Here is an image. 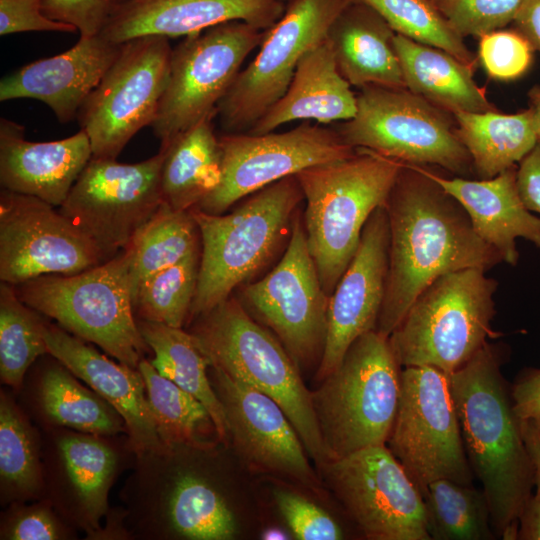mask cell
I'll use <instances>...</instances> for the list:
<instances>
[{
	"mask_svg": "<svg viewBox=\"0 0 540 540\" xmlns=\"http://www.w3.org/2000/svg\"><path fill=\"white\" fill-rule=\"evenodd\" d=\"M385 208L388 274L376 330L386 337L439 276L469 268L488 271L503 262L475 232L461 204L418 165H402Z\"/></svg>",
	"mask_w": 540,
	"mask_h": 540,
	"instance_id": "cell-1",
	"label": "cell"
},
{
	"mask_svg": "<svg viewBox=\"0 0 540 540\" xmlns=\"http://www.w3.org/2000/svg\"><path fill=\"white\" fill-rule=\"evenodd\" d=\"M506 353L503 345L487 342L448 377L465 453L487 497L492 528L496 536L514 540L535 474L501 373Z\"/></svg>",
	"mask_w": 540,
	"mask_h": 540,
	"instance_id": "cell-2",
	"label": "cell"
},
{
	"mask_svg": "<svg viewBox=\"0 0 540 540\" xmlns=\"http://www.w3.org/2000/svg\"><path fill=\"white\" fill-rule=\"evenodd\" d=\"M303 201L292 175L247 196L228 214L191 209L200 232L201 259L190 320L227 300L272 261L290 238Z\"/></svg>",
	"mask_w": 540,
	"mask_h": 540,
	"instance_id": "cell-3",
	"label": "cell"
},
{
	"mask_svg": "<svg viewBox=\"0 0 540 540\" xmlns=\"http://www.w3.org/2000/svg\"><path fill=\"white\" fill-rule=\"evenodd\" d=\"M402 165L357 148L345 159L296 174L305 201L302 219L308 249L327 295L354 257L370 215L385 205Z\"/></svg>",
	"mask_w": 540,
	"mask_h": 540,
	"instance_id": "cell-4",
	"label": "cell"
},
{
	"mask_svg": "<svg viewBox=\"0 0 540 540\" xmlns=\"http://www.w3.org/2000/svg\"><path fill=\"white\" fill-rule=\"evenodd\" d=\"M193 321L190 334L209 366L272 398L288 416L317 469L328 462L311 390L277 337L234 295Z\"/></svg>",
	"mask_w": 540,
	"mask_h": 540,
	"instance_id": "cell-5",
	"label": "cell"
},
{
	"mask_svg": "<svg viewBox=\"0 0 540 540\" xmlns=\"http://www.w3.org/2000/svg\"><path fill=\"white\" fill-rule=\"evenodd\" d=\"M401 371L389 338L372 330L358 337L311 391L329 461L387 443L399 403Z\"/></svg>",
	"mask_w": 540,
	"mask_h": 540,
	"instance_id": "cell-6",
	"label": "cell"
},
{
	"mask_svg": "<svg viewBox=\"0 0 540 540\" xmlns=\"http://www.w3.org/2000/svg\"><path fill=\"white\" fill-rule=\"evenodd\" d=\"M129 247L73 275H43L15 286L19 298L69 333L138 369L151 351L134 316Z\"/></svg>",
	"mask_w": 540,
	"mask_h": 540,
	"instance_id": "cell-7",
	"label": "cell"
},
{
	"mask_svg": "<svg viewBox=\"0 0 540 540\" xmlns=\"http://www.w3.org/2000/svg\"><path fill=\"white\" fill-rule=\"evenodd\" d=\"M497 285L478 268L435 279L388 337L400 366H430L449 375L465 365L500 335L491 326Z\"/></svg>",
	"mask_w": 540,
	"mask_h": 540,
	"instance_id": "cell-8",
	"label": "cell"
},
{
	"mask_svg": "<svg viewBox=\"0 0 540 540\" xmlns=\"http://www.w3.org/2000/svg\"><path fill=\"white\" fill-rule=\"evenodd\" d=\"M179 464L172 445L136 456L121 492L129 538L233 539L236 518L220 488Z\"/></svg>",
	"mask_w": 540,
	"mask_h": 540,
	"instance_id": "cell-9",
	"label": "cell"
},
{
	"mask_svg": "<svg viewBox=\"0 0 540 540\" xmlns=\"http://www.w3.org/2000/svg\"><path fill=\"white\" fill-rule=\"evenodd\" d=\"M450 115L406 88L366 86L357 95L354 117L334 129L354 149L468 175L472 160Z\"/></svg>",
	"mask_w": 540,
	"mask_h": 540,
	"instance_id": "cell-10",
	"label": "cell"
},
{
	"mask_svg": "<svg viewBox=\"0 0 540 540\" xmlns=\"http://www.w3.org/2000/svg\"><path fill=\"white\" fill-rule=\"evenodd\" d=\"M234 293L243 308L277 337L300 371L318 368L325 347L330 296L322 287L308 249L300 210L277 265Z\"/></svg>",
	"mask_w": 540,
	"mask_h": 540,
	"instance_id": "cell-11",
	"label": "cell"
},
{
	"mask_svg": "<svg viewBox=\"0 0 540 540\" xmlns=\"http://www.w3.org/2000/svg\"><path fill=\"white\" fill-rule=\"evenodd\" d=\"M386 445L422 495L439 479L473 482L449 377L439 369L402 368L397 413Z\"/></svg>",
	"mask_w": 540,
	"mask_h": 540,
	"instance_id": "cell-12",
	"label": "cell"
},
{
	"mask_svg": "<svg viewBox=\"0 0 540 540\" xmlns=\"http://www.w3.org/2000/svg\"><path fill=\"white\" fill-rule=\"evenodd\" d=\"M265 30L230 21L186 36L172 49L166 89L152 129L161 146L216 116L219 102Z\"/></svg>",
	"mask_w": 540,
	"mask_h": 540,
	"instance_id": "cell-13",
	"label": "cell"
},
{
	"mask_svg": "<svg viewBox=\"0 0 540 540\" xmlns=\"http://www.w3.org/2000/svg\"><path fill=\"white\" fill-rule=\"evenodd\" d=\"M353 0H291L264 31L259 50L240 70L219 102L216 117L225 133L248 132L287 90L303 55L324 40L339 13Z\"/></svg>",
	"mask_w": 540,
	"mask_h": 540,
	"instance_id": "cell-14",
	"label": "cell"
},
{
	"mask_svg": "<svg viewBox=\"0 0 540 540\" xmlns=\"http://www.w3.org/2000/svg\"><path fill=\"white\" fill-rule=\"evenodd\" d=\"M171 52L169 38L158 35L121 44L77 116L93 157L116 159L138 131L152 125L167 86Z\"/></svg>",
	"mask_w": 540,
	"mask_h": 540,
	"instance_id": "cell-15",
	"label": "cell"
},
{
	"mask_svg": "<svg viewBox=\"0 0 540 540\" xmlns=\"http://www.w3.org/2000/svg\"><path fill=\"white\" fill-rule=\"evenodd\" d=\"M165 152L138 163L93 157L71 188L60 212L110 259L125 250L163 201Z\"/></svg>",
	"mask_w": 540,
	"mask_h": 540,
	"instance_id": "cell-16",
	"label": "cell"
},
{
	"mask_svg": "<svg viewBox=\"0 0 540 540\" xmlns=\"http://www.w3.org/2000/svg\"><path fill=\"white\" fill-rule=\"evenodd\" d=\"M317 470L365 538L430 540L423 495L386 444Z\"/></svg>",
	"mask_w": 540,
	"mask_h": 540,
	"instance_id": "cell-17",
	"label": "cell"
},
{
	"mask_svg": "<svg viewBox=\"0 0 540 540\" xmlns=\"http://www.w3.org/2000/svg\"><path fill=\"white\" fill-rule=\"evenodd\" d=\"M219 144V184L195 207L209 214H223L272 183L355 152L334 128L308 123L285 132L224 133L219 136Z\"/></svg>",
	"mask_w": 540,
	"mask_h": 540,
	"instance_id": "cell-18",
	"label": "cell"
},
{
	"mask_svg": "<svg viewBox=\"0 0 540 540\" xmlns=\"http://www.w3.org/2000/svg\"><path fill=\"white\" fill-rule=\"evenodd\" d=\"M42 428L44 498L74 529L103 539L100 522L110 514L109 491L128 456L135 455L128 437L119 442L117 435Z\"/></svg>",
	"mask_w": 540,
	"mask_h": 540,
	"instance_id": "cell-19",
	"label": "cell"
},
{
	"mask_svg": "<svg viewBox=\"0 0 540 540\" xmlns=\"http://www.w3.org/2000/svg\"><path fill=\"white\" fill-rule=\"evenodd\" d=\"M53 205L2 189L0 280L14 286L43 275H73L109 259Z\"/></svg>",
	"mask_w": 540,
	"mask_h": 540,
	"instance_id": "cell-20",
	"label": "cell"
},
{
	"mask_svg": "<svg viewBox=\"0 0 540 540\" xmlns=\"http://www.w3.org/2000/svg\"><path fill=\"white\" fill-rule=\"evenodd\" d=\"M222 404L230 441L252 470L283 477L319 494L322 481L302 440L283 409L266 394L209 366Z\"/></svg>",
	"mask_w": 540,
	"mask_h": 540,
	"instance_id": "cell-21",
	"label": "cell"
},
{
	"mask_svg": "<svg viewBox=\"0 0 540 540\" xmlns=\"http://www.w3.org/2000/svg\"><path fill=\"white\" fill-rule=\"evenodd\" d=\"M389 238L384 205L367 220L358 249L329 297L325 347L315 373L318 382L339 365L358 337L376 330L386 290Z\"/></svg>",
	"mask_w": 540,
	"mask_h": 540,
	"instance_id": "cell-22",
	"label": "cell"
},
{
	"mask_svg": "<svg viewBox=\"0 0 540 540\" xmlns=\"http://www.w3.org/2000/svg\"><path fill=\"white\" fill-rule=\"evenodd\" d=\"M285 6L277 0H121L99 34L122 44L146 35L188 36L230 21L267 30Z\"/></svg>",
	"mask_w": 540,
	"mask_h": 540,
	"instance_id": "cell-23",
	"label": "cell"
},
{
	"mask_svg": "<svg viewBox=\"0 0 540 540\" xmlns=\"http://www.w3.org/2000/svg\"><path fill=\"white\" fill-rule=\"evenodd\" d=\"M100 34L80 36L69 50L38 59L3 77L0 100L30 98L45 103L61 124L71 122L120 52Z\"/></svg>",
	"mask_w": 540,
	"mask_h": 540,
	"instance_id": "cell-24",
	"label": "cell"
},
{
	"mask_svg": "<svg viewBox=\"0 0 540 540\" xmlns=\"http://www.w3.org/2000/svg\"><path fill=\"white\" fill-rule=\"evenodd\" d=\"M45 340L49 355L59 360L121 415L136 456L164 446L138 369L110 360L58 324L47 322Z\"/></svg>",
	"mask_w": 540,
	"mask_h": 540,
	"instance_id": "cell-25",
	"label": "cell"
},
{
	"mask_svg": "<svg viewBox=\"0 0 540 540\" xmlns=\"http://www.w3.org/2000/svg\"><path fill=\"white\" fill-rule=\"evenodd\" d=\"M24 132L21 124L0 119L1 187L60 207L92 158L89 136L81 129L65 139L32 142Z\"/></svg>",
	"mask_w": 540,
	"mask_h": 540,
	"instance_id": "cell-26",
	"label": "cell"
},
{
	"mask_svg": "<svg viewBox=\"0 0 540 540\" xmlns=\"http://www.w3.org/2000/svg\"><path fill=\"white\" fill-rule=\"evenodd\" d=\"M420 167L461 204L475 232L499 252L503 262L517 264L516 238L519 237L540 250V218L525 207L519 195L517 165L493 178L478 180L449 178L430 166Z\"/></svg>",
	"mask_w": 540,
	"mask_h": 540,
	"instance_id": "cell-27",
	"label": "cell"
},
{
	"mask_svg": "<svg viewBox=\"0 0 540 540\" xmlns=\"http://www.w3.org/2000/svg\"><path fill=\"white\" fill-rule=\"evenodd\" d=\"M357 111V95L340 73L325 38L301 58L292 80L248 133L265 134L292 121L344 122Z\"/></svg>",
	"mask_w": 540,
	"mask_h": 540,
	"instance_id": "cell-28",
	"label": "cell"
},
{
	"mask_svg": "<svg viewBox=\"0 0 540 540\" xmlns=\"http://www.w3.org/2000/svg\"><path fill=\"white\" fill-rule=\"evenodd\" d=\"M395 34L377 11L352 1L336 17L326 39L340 73L351 86L406 88Z\"/></svg>",
	"mask_w": 540,
	"mask_h": 540,
	"instance_id": "cell-29",
	"label": "cell"
},
{
	"mask_svg": "<svg viewBox=\"0 0 540 540\" xmlns=\"http://www.w3.org/2000/svg\"><path fill=\"white\" fill-rule=\"evenodd\" d=\"M52 356L35 370L25 388V403L42 427L116 436L127 433L121 415Z\"/></svg>",
	"mask_w": 540,
	"mask_h": 540,
	"instance_id": "cell-30",
	"label": "cell"
},
{
	"mask_svg": "<svg viewBox=\"0 0 540 540\" xmlns=\"http://www.w3.org/2000/svg\"><path fill=\"white\" fill-rule=\"evenodd\" d=\"M394 46L405 87L412 93L452 115L497 110L475 82V68L444 50L399 34L394 36Z\"/></svg>",
	"mask_w": 540,
	"mask_h": 540,
	"instance_id": "cell-31",
	"label": "cell"
},
{
	"mask_svg": "<svg viewBox=\"0 0 540 540\" xmlns=\"http://www.w3.org/2000/svg\"><path fill=\"white\" fill-rule=\"evenodd\" d=\"M175 136L167 145L161 169L163 201L175 210H190L219 184L221 148L213 118Z\"/></svg>",
	"mask_w": 540,
	"mask_h": 540,
	"instance_id": "cell-32",
	"label": "cell"
},
{
	"mask_svg": "<svg viewBox=\"0 0 540 540\" xmlns=\"http://www.w3.org/2000/svg\"><path fill=\"white\" fill-rule=\"evenodd\" d=\"M452 116L479 179L493 178L517 165L538 143L529 108L514 114L493 110Z\"/></svg>",
	"mask_w": 540,
	"mask_h": 540,
	"instance_id": "cell-33",
	"label": "cell"
},
{
	"mask_svg": "<svg viewBox=\"0 0 540 540\" xmlns=\"http://www.w3.org/2000/svg\"><path fill=\"white\" fill-rule=\"evenodd\" d=\"M153 352L151 364L159 374L197 398L208 410L221 444L230 442L222 404L209 377V363L190 332L162 323L137 320Z\"/></svg>",
	"mask_w": 540,
	"mask_h": 540,
	"instance_id": "cell-34",
	"label": "cell"
},
{
	"mask_svg": "<svg viewBox=\"0 0 540 540\" xmlns=\"http://www.w3.org/2000/svg\"><path fill=\"white\" fill-rule=\"evenodd\" d=\"M2 505L44 498L42 438L11 395L0 393Z\"/></svg>",
	"mask_w": 540,
	"mask_h": 540,
	"instance_id": "cell-35",
	"label": "cell"
},
{
	"mask_svg": "<svg viewBox=\"0 0 540 540\" xmlns=\"http://www.w3.org/2000/svg\"><path fill=\"white\" fill-rule=\"evenodd\" d=\"M158 435L164 445L213 449L221 443L206 407L162 376L147 359L138 365Z\"/></svg>",
	"mask_w": 540,
	"mask_h": 540,
	"instance_id": "cell-36",
	"label": "cell"
},
{
	"mask_svg": "<svg viewBox=\"0 0 540 540\" xmlns=\"http://www.w3.org/2000/svg\"><path fill=\"white\" fill-rule=\"evenodd\" d=\"M128 247L135 303L139 286L154 273L200 251L201 237L191 209L175 210L163 202Z\"/></svg>",
	"mask_w": 540,
	"mask_h": 540,
	"instance_id": "cell-37",
	"label": "cell"
},
{
	"mask_svg": "<svg viewBox=\"0 0 540 540\" xmlns=\"http://www.w3.org/2000/svg\"><path fill=\"white\" fill-rule=\"evenodd\" d=\"M430 540H493L483 489L450 479L431 482L423 494Z\"/></svg>",
	"mask_w": 540,
	"mask_h": 540,
	"instance_id": "cell-38",
	"label": "cell"
},
{
	"mask_svg": "<svg viewBox=\"0 0 540 540\" xmlns=\"http://www.w3.org/2000/svg\"><path fill=\"white\" fill-rule=\"evenodd\" d=\"M44 315L25 304L15 286L0 285V378L20 392L26 374L41 356L49 354Z\"/></svg>",
	"mask_w": 540,
	"mask_h": 540,
	"instance_id": "cell-39",
	"label": "cell"
},
{
	"mask_svg": "<svg viewBox=\"0 0 540 540\" xmlns=\"http://www.w3.org/2000/svg\"><path fill=\"white\" fill-rule=\"evenodd\" d=\"M201 250L148 277L138 288L134 309L140 320L182 328L194 300Z\"/></svg>",
	"mask_w": 540,
	"mask_h": 540,
	"instance_id": "cell-40",
	"label": "cell"
},
{
	"mask_svg": "<svg viewBox=\"0 0 540 540\" xmlns=\"http://www.w3.org/2000/svg\"><path fill=\"white\" fill-rule=\"evenodd\" d=\"M362 2L389 24L396 34L433 46L475 68L477 59L463 38L432 0H353Z\"/></svg>",
	"mask_w": 540,
	"mask_h": 540,
	"instance_id": "cell-41",
	"label": "cell"
},
{
	"mask_svg": "<svg viewBox=\"0 0 540 540\" xmlns=\"http://www.w3.org/2000/svg\"><path fill=\"white\" fill-rule=\"evenodd\" d=\"M71 525L46 498L31 504L14 502L3 511L1 540H69L77 538Z\"/></svg>",
	"mask_w": 540,
	"mask_h": 540,
	"instance_id": "cell-42",
	"label": "cell"
},
{
	"mask_svg": "<svg viewBox=\"0 0 540 540\" xmlns=\"http://www.w3.org/2000/svg\"><path fill=\"white\" fill-rule=\"evenodd\" d=\"M462 36L481 37L512 24L523 0H432Z\"/></svg>",
	"mask_w": 540,
	"mask_h": 540,
	"instance_id": "cell-43",
	"label": "cell"
},
{
	"mask_svg": "<svg viewBox=\"0 0 540 540\" xmlns=\"http://www.w3.org/2000/svg\"><path fill=\"white\" fill-rule=\"evenodd\" d=\"M533 52L527 39L514 28L499 29L480 37L478 57L491 78L510 81L529 70Z\"/></svg>",
	"mask_w": 540,
	"mask_h": 540,
	"instance_id": "cell-44",
	"label": "cell"
},
{
	"mask_svg": "<svg viewBox=\"0 0 540 540\" xmlns=\"http://www.w3.org/2000/svg\"><path fill=\"white\" fill-rule=\"evenodd\" d=\"M277 507L296 539L340 540L342 526L325 510L297 492L276 489Z\"/></svg>",
	"mask_w": 540,
	"mask_h": 540,
	"instance_id": "cell-45",
	"label": "cell"
},
{
	"mask_svg": "<svg viewBox=\"0 0 540 540\" xmlns=\"http://www.w3.org/2000/svg\"><path fill=\"white\" fill-rule=\"evenodd\" d=\"M121 0H45L43 14L73 26L80 36L98 35Z\"/></svg>",
	"mask_w": 540,
	"mask_h": 540,
	"instance_id": "cell-46",
	"label": "cell"
},
{
	"mask_svg": "<svg viewBox=\"0 0 540 540\" xmlns=\"http://www.w3.org/2000/svg\"><path fill=\"white\" fill-rule=\"evenodd\" d=\"M45 0H0V34L53 31L75 32L73 26L47 18L42 11Z\"/></svg>",
	"mask_w": 540,
	"mask_h": 540,
	"instance_id": "cell-47",
	"label": "cell"
},
{
	"mask_svg": "<svg viewBox=\"0 0 540 540\" xmlns=\"http://www.w3.org/2000/svg\"><path fill=\"white\" fill-rule=\"evenodd\" d=\"M517 187L525 207L540 213V143L518 163Z\"/></svg>",
	"mask_w": 540,
	"mask_h": 540,
	"instance_id": "cell-48",
	"label": "cell"
},
{
	"mask_svg": "<svg viewBox=\"0 0 540 540\" xmlns=\"http://www.w3.org/2000/svg\"><path fill=\"white\" fill-rule=\"evenodd\" d=\"M514 410L520 419L540 415V369H526L511 388Z\"/></svg>",
	"mask_w": 540,
	"mask_h": 540,
	"instance_id": "cell-49",
	"label": "cell"
},
{
	"mask_svg": "<svg viewBox=\"0 0 540 540\" xmlns=\"http://www.w3.org/2000/svg\"><path fill=\"white\" fill-rule=\"evenodd\" d=\"M512 25L540 54V0H523Z\"/></svg>",
	"mask_w": 540,
	"mask_h": 540,
	"instance_id": "cell-50",
	"label": "cell"
},
{
	"mask_svg": "<svg viewBox=\"0 0 540 540\" xmlns=\"http://www.w3.org/2000/svg\"><path fill=\"white\" fill-rule=\"evenodd\" d=\"M520 540H540V489L525 502L518 518V534Z\"/></svg>",
	"mask_w": 540,
	"mask_h": 540,
	"instance_id": "cell-51",
	"label": "cell"
},
{
	"mask_svg": "<svg viewBox=\"0 0 540 540\" xmlns=\"http://www.w3.org/2000/svg\"><path fill=\"white\" fill-rule=\"evenodd\" d=\"M520 427L524 445L534 468L535 487L540 489V415L520 419Z\"/></svg>",
	"mask_w": 540,
	"mask_h": 540,
	"instance_id": "cell-52",
	"label": "cell"
},
{
	"mask_svg": "<svg viewBox=\"0 0 540 540\" xmlns=\"http://www.w3.org/2000/svg\"><path fill=\"white\" fill-rule=\"evenodd\" d=\"M528 99V108L531 110L535 133L540 143V84L533 86L529 90Z\"/></svg>",
	"mask_w": 540,
	"mask_h": 540,
	"instance_id": "cell-53",
	"label": "cell"
},
{
	"mask_svg": "<svg viewBox=\"0 0 540 540\" xmlns=\"http://www.w3.org/2000/svg\"><path fill=\"white\" fill-rule=\"evenodd\" d=\"M263 538L264 539H285L287 537L281 530L273 528V529L266 530V532L263 534Z\"/></svg>",
	"mask_w": 540,
	"mask_h": 540,
	"instance_id": "cell-54",
	"label": "cell"
},
{
	"mask_svg": "<svg viewBox=\"0 0 540 540\" xmlns=\"http://www.w3.org/2000/svg\"><path fill=\"white\" fill-rule=\"evenodd\" d=\"M277 1H280V2H282V3L285 4V3H288V2L291 1V0H277Z\"/></svg>",
	"mask_w": 540,
	"mask_h": 540,
	"instance_id": "cell-55",
	"label": "cell"
}]
</instances>
